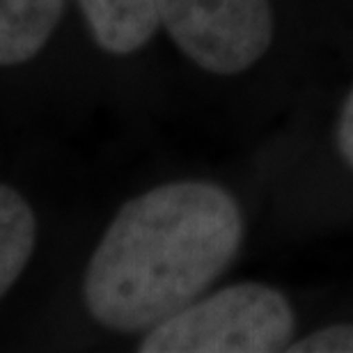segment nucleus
<instances>
[{
    "mask_svg": "<svg viewBox=\"0 0 353 353\" xmlns=\"http://www.w3.org/2000/svg\"><path fill=\"white\" fill-rule=\"evenodd\" d=\"M337 152L347 161V165L353 168V88L349 97L344 99V105L340 110V119H337Z\"/></svg>",
    "mask_w": 353,
    "mask_h": 353,
    "instance_id": "obj_8",
    "label": "nucleus"
},
{
    "mask_svg": "<svg viewBox=\"0 0 353 353\" xmlns=\"http://www.w3.org/2000/svg\"><path fill=\"white\" fill-rule=\"evenodd\" d=\"M289 353H353V323H335L312 330L289 344Z\"/></svg>",
    "mask_w": 353,
    "mask_h": 353,
    "instance_id": "obj_7",
    "label": "nucleus"
},
{
    "mask_svg": "<svg viewBox=\"0 0 353 353\" xmlns=\"http://www.w3.org/2000/svg\"><path fill=\"white\" fill-rule=\"evenodd\" d=\"M92 37L110 55H131L157 34V0H79Z\"/></svg>",
    "mask_w": 353,
    "mask_h": 353,
    "instance_id": "obj_4",
    "label": "nucleus"
},
{
    "mask_svg": "<svg viewBox=\"0 0 353 353\" xmlns=\"http://www.w3.org/2000/svg\"><path fill=\"white\" fill-rule=\"evenodd\" d=\"M296 328L292 303L264 282H239L193 301L147 330L143 353L287 351Z\"/></svg>",
    "mask_w": 353,
    "mask_h": 353,
    "instance_id": "obj_2",
    "label": "nucleus"
},
{
    "mask_svg": "<svg viewBox=\"0 0 353 353\" xmlns=\"http://www.w3.org/2000/svg\"><path fill=\"white\" fill-rule=\"evenodd\" d=\"M157 12L174 46L216 76L248 72L273 44L271 0H157Z\"/></svg>",
    "mask_w": 353,
    "mask_h": 353,
    "instance_id": "obj_3",
    "label": "nucleus"
},
{
    "mask_svg": "<svg viewBox=\"0 0 353 353\" xmlns=\"http://www.w3.org/2000/svg\"><path fill=\"white\" fill-rule=\"evenodd\" d=\"M37 243V216L21 193L0 183V299L14 287Z\"/></svg>",
    "mask_w": 353,
    "mask_h": 353,
    "instance_id": "obj_6",
    "label": "nucleus"
},
{
    "mask_svg": "<svg viewBox=\"0 0 353 353\" xmlns=\"http://www.w3.org/2000/svg\"><path fill=\"white\" fill-rule=\"evenodd\" d=\"M236 197L211 181H168L117 211L90 257L83 299L117 333L150 330L197 301L243 243Z\"/></svg>",
    "mask_w": 353,
    "mask_h": 353,
    "instance_id": "obj_1",
    "label": "nucleus"
},
{
    "mask_svg": "<svg viewBox=\"0 0 353 353\" xmlns=\"http://www.w3.org/2000/svg\"><path fill=\"white\" fill-rule=\"evenodd\" d=\"M67 0H0V67L32 60L53 37Z\"/></svg>",
    "mask_w": 353,
    "mask_h": 353,
    "instance_id": "obj_5",
    "label": "nucleus"
}]
</instances>
